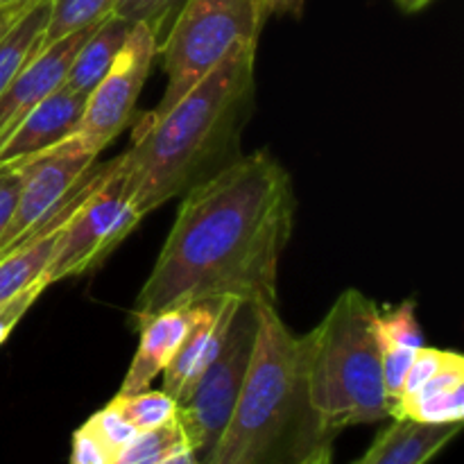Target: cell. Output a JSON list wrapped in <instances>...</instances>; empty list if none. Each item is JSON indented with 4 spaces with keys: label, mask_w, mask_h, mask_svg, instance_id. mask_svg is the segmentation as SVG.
<instances>
[{
    "label": "cell",
    "mask_w": 464,
    "mask_h": 464,
    "mask_svg": "<svg viewBox=\"0 0 464 464\" xmlns=\"http://www.w3.org/2000/svg\"><path fill=\"white\" fill-rule=\"evenodd\" d=\"M131 25L134 23L125 21L116 14H109L107 18H102L77 48L62 86H66L72 93L89 95L98 86V82L107 75L109 68L113 66L118 53L125 45Z\"/></svg>",
    "instance_id": "16"
},
{
    "label": "cell",
    "mask_w": 464,
    "mask_h": 464,
    "mask_svg": "<svg viewBox=\"0 0 464 464\" xmlns=\"http://www.w3.org/2000/svg\"><path fill=\"white\" fill-rule=\"evenodd\" d=\"M71 464H111V456L84 426H80L72 435Z\"/></svg>",
    "instance_id": "28"
},
{
    "label": "cell",
    "mask_w": 464,
    "mask_h": 464,
    "mask_svg": "<svg viewBox=\"0 0 464 464\" xmlns=\"http://www.w3.org/2000/svg\"><path fill=\"white\" fill-rule=\"evenodd\" d=\"M113 3L116 0H50V16L44 39H41V48L72 34V32L98 25L102 18L111 14Z\"/></svg>",
    "instance_id": "19"
},
{
    "label": "cell",
    "mask_w": 464,
    "mask_h": 464,
    "mask_svg": "<svg viewBox=\"0 0 464 464\" xmlns=\"http://www.w3.org/2000/svg\"><path fill=\"white\" fill-rule=\"evenodd\" d=\"M238 304L240 299L222 297L193 306V322L188 326V334L166 370L161 372L163 392L175 399L177 406H181L190 397L198 379L218 353Z\"/></svg>",
    "instance_id": "11"
},
{
    "label": "cell",
    "mask_w": 464,
    "mask_h": 464,
    "mask_svg": "<svg viewBox=\"0 0 464 464\" xmlns=\"http://www.w3.org/2000/svg\"><path fill=\"white\" fill-rule=\"evenodd\" d=\"M93 27L72 32V34L54 41V44L44 45L18 71L12 84L0 95V143L27 116L30 109H34L41 100L48 98L50 93H54L63 84L77 48Z\"/></svg>",
    "instance_id": "12"
},
{
    "label": "cell",
    "mask_w": 464,
    "mask_h": 464,
    "mask_svg": "<svg viewBox=\"0 0 464 464\" xmlns=\"http://www.w3.org/2000/svg\"><path fill=\"white\" fill-rule=\"evenodd\" d=\"M256 304L240 302L220 349L177 411L186 444L207 464L231 420L256 338Z\"/></svg>",
    "instance_id": "6"
},
{
    "label": "cell",
    "mask_w": 464,
    "mask_h": 464,
    "mask_svg": "<svg viewBox=\"0 0 464 464\" xmlns=\"http://www.w3.org/2000/svg\"><path fill=\"white\" fill-rule=\"evenodd\" d=\"M140 220L143 216L122 190L113 159L107 179L63 225L53 258L45 267L44 281L53 285L98 267L139 227Z\"/></svg>",
    "instance_id": "7"
},
{
    "label": "cell",
    "mask_w": 464,
    "mask_h": 464,
    "mask_svg": "<svg viewBox=\"0 0 464 464\" xmlns=\"http://www.w3.org/2000/svg\"><path fill=\"white\" fill-rule=\"evenodd\" d=\"M109 403H111V406L116 408L139 433L159 429V426L177 420V411H179L175 399L168 397L163 390L150 388L136 394H116Z\"/></svg>",
    "instance_id": "20"
},
{
    "label": "cell",
    "mask_w": 464,
    "mask_h": 464,
    "mask_svg": "<svg viewBox=\"0 0 464 464\" xmlns=\"http://www.w3.org/2000/svg\"><path fill=\"white\" fill-rule=\"evenodd\" d=\"M157 50L159 41L152 30L145 23H134L113 66L86 95L75 139L95 157L134 121L136 102L157 59Z\"/></svg>",
    "instance_id": "8"
},
{
    "label": "cell",
    "mask_w": 464,
    "mask_h": 464,
    "mask_svg": "<svg viewBox=\"0 0 464 464\" xmlns=\"http://www.w3.org/2000/svg\"><path fill=\"white\" fill-rule=\"evenodd\" d=\"M376 334H379L381 349L388 347H415L420 349L424 344L420 322L415 315V302L399 304L397 308L381 313L376 317Z\"/></svg>",
    "instance_id": "22"
},
{
    "label": "cell",
    "mask_w": 464,
    "mask_h": 464,
    "mask_svg": "<svg viewBox=\"0 0 464 464\" xmlns=\"http://www.w3.org/2000/svg\"><path fill=\"white\" fill-rule=\"evenodd\" d=\"M62 229L30 236L0 256V304L44 281L45 267L53 258Z\"/></svg>",
    "instance_id": "17"
},
{
    "label": "cell",
    "mask_w": 464,
    "mask_h": 464,
    "mask_svg": "<svg viewBox=\"0 0 464 464\" xmlns=\"http://www.w3.org/2000/svg\"><path fill=\"white\" fill-rule=\"evenodd\" d=\"M462 424H420L412 420H392L376 435L365 453L352 464H429L460 433Z\"/></svg>",
    "instance_id": "14"
},
{
    "label": "cell",
    "mask_w": 464,
    "mask_h": 464,
    "mask_svg": "<svg viewBox=\"0 0 464 464\" xmlns=\"http://www.w3.org/2000/svg\"><path fill=\"white\" fill-rule=\"evenodd\" d=\"M50 16V0H34L7 30L0 34V95L12 84L32 54L41 48Z\"/></svg>",
    "instance_id": "18"
},
{
    "label": "cell",
    "mask_w": 464,
    "mask_h": 464,
    "mask_svg": "<svg viewBox=\"0 0 464 464\" xmlns=\"http://www.w3.org/2000/svg\"><path fill=\"white\" fill-rule=\"evenodd\" d=\"M159 464H202V462H199L198 458H195V453L190 451L188 447H184V449H179V451L170 453V456H168L166 460H161Z\"/></svg>",
    "instance_id": "32"
},
{
    "label": "cell",
    "mask_w": 464,
    "mask_h": 464,
    "mask_svg": "<svg viewBox=\"0 0 464 464\" xmlns=\"http://www.w3.org/2000/svg\"><path fill=\"white\" fill-rule=\"evenodd\" d=\"M430 3H433V0H397L399 7H401L403 12H408V14L420 12V9H424L426 5H430Z\"/></svg>",
    "instance_id": "33"
},
{
    "label": "cell",
    "mask_w": 464,
    "mask_h": 464,
    "mask_svg": "<svg viewBox=\"0 0 464 464\" xmlns=\"http://www.w3.org/2000/svg\"><path fill=\"white\" fill-rule=\"evenodd\" d=\"M261 0H186L159 44L166 91L152 111L161 116L188 93L240 39L258 41L266 25Z\"/></svg>",
    "instance_id": "5"
},
{
    "label": "cell",
    "mask_w": 464,
    "mask_h": 464,
    "mask_svg": "<svg viewBox=\"0 0 464 464\" xmlns=\"http://www.w3.org/2000/svg\"><path fill=\"white\" fill-rule=\"evenodd\" d=\"M258 41L240 39L161 116H143L131 145L116 157L130 202L148 216L240 157L256 93Z\"/></svg>",
    "instance_id": "2"
},
{
    "label": "cell",
    "mask_w": 464,
    "mask_h": 464,
    "mask_svg": "<svg viewBox=\"0 0 464 464\" xmlns=\"http://www.w3.org/2000/svg\"><path fill=\"white\" fill-rule=\"evenodd\" d=\"M293 222L288 170L267 150L240 154L181 195L170 234L136 297L134 320L222 297L276 306Z\"/></svg>",
    "instance_id": "1"
},
{
    "label": "cell",
    "mask_w": 464,
    "mask_h": 464,
    "mask_svg": "<svg viewBox=\"0 0 464 464\" xmlns=\"http://www.w3.org/2000/svg\"><path fill=\"white\" fill-rule=\"evenodd\" d=\"M458 361H462V356L458 352H444V349H435V347H426V344H421L420 352H417V356H415V361H412L411 370H408L406 383H403V390H401V397L412 394L417 388H421L426 381L433 379L435 374H440V372L447 370L449 365H453V362H458Z\"/></svg>",
    "instance_id": "25"
},
{
    "label": "cell",
    "mask_w": 464,
    "mask_h": 464,
    "mask_svg": "<svg viewBox=\"0 0 464 464\" xmlns=\"http://www.w3.org/2000/svg\"><path fill=\"white\" fill-rule=\"evenodd\" d=\"M261 7L266 18L270 16H293L302 18L306 0H261Z\"/></svg>",
    "instance_id": "29"
},
{
    "label": "cell",
    "mask_w": 464,
    "mask_h": 464,
    "mask_svg": "<svg viewBox=\"0 0 464 464\" xmlns=\"http://www.w3.org/2000/svg\"><path fill=\"white\" fill-rule=\"evenodd\" d=\"M34 0H7V3H0V34L25 12Z\"/></svg>",
    "instance_id": "30"
},
{
    "label": "cell",
    "mask_w": 464,
    "mask_h": 464,
    "mask_svg": "<svg viewBox=\"0 0 464 464\" xmlns=\"http://www.w3.org/2000/svg\"><path fill=\"white\" fill-rule=\"evenodd\" d=\"M45 288H48V284H45V281H39V284H34L32 288H27L25 293L16 295V297H12V299H7V302L0 304V344L9 338V334L14 331V326L21 322V317L30 311L32 304L39 299V295L44 293Z\"/></svg>",
    "instance_id": "26"
},
{
    "label": "cell",
    "mask_w": 464,
    "mask_h": 464,
    "mask_svg": "<svg viewBox=\"0 0 464 464\" xmlns=\"http://www.w3.org/2000/svg\"><path fill=\"white\" fill-rule=\"evenodd\" d=\"M84 107L86 95L72 93L66 86L41 100L0 143V170L32 161L72 139L80 130Z\"/></svg>",
    "instance_id": "10"
},
{
    "label": "cell",
    "mask_w": 464,
    "mask_h": 464,
    "mask_svg": "<svg viewBox=\"0 0 464 464\" xmlns=\"http://www.w3.org/2000/svg\"><path fill=\"white\" fill-rule=\"evenodd\" d=\"M82 426H84V429L89 430L100 444H102L104 451L111 456V462L113 458H116L118 453H121L122 449H125L136 435H139V430H136L134 426H131L130 421H127L125 417L111 406V403H107L102 411L91 415Z\"/></svg>",
    "instance_id": "24"
},
{
    "label": "cell",
    "mask_w": 464,
    "mask_h": 464,
    "mask_svg": "<svg viewBox=\"0 0 464 464\" xmlns=\"http://www.w3.org/2000/svg\"><path fill=\"white\" fill-rule=\"evenodd\" d=\"M390 420H412L420 424L447 426L464 420V358L426 381L415 392L392 406Z\"/></svg>",
    "instance_id": "15"
},
{
    "label": "cell",
    "mask_w": 464,
    "mask_h": 464,
    "mask_svg": "<svg viewBox=\"0 0 464 464\" xmlns=\"http://www.w3.org/2000/svg\"><path fill=\"white\" fill-rule=\"evenodd\" d=\"M376 317V304L349 288L324 320L299 338L308 403L329 442L349 426L390 417Z\"/></svg>",
    "instance_id": "4"
},
{
    "label": "cell",
    "mask_w": 464,
    "mask_h": 464,
    "mask_svg": "<svg viewBox=\"0 0 464 464\" xmlns=\"http://www.w3.org/2000/svg\"><path fill=\"white\" fill-rule=\"evenodd\" d=\"M188 447L186 444L184 429L179 424V417L168 424L159 426V429L143 430L136 435L116 458L111 464H159L166 460L170 453L179 451V449Z\"/></svg>",
    "instance_id": "21"
},
{
    "label": "cell",
    "mask_w": 464,
    "mask_h": 464,
    "mask_svg": "<svg viewBox=\"0 0 464 464\" xmlns=\"http://www.w3.org/2000/svg\"><path fill=\"white\" fill-rule=\"evenodd\" d=\"M256 320L238 401L207 464H295L331 444L308 403L299 338L276 306L256 304Z\"/></svg>",
    "instance_id": "3"
},
{
    "label": "cell",
    "mask_w": 464,
    "mask_h": 464,
    "mask_svg": "<svg viewBox=\"0 0 464 464\" xmlns=\"http://www.w3.org/2000/svg\"><path fill=\"white\" fill-rule=\"evenodd\" d=\"M0 3H7V0H0Z\"/></svg>",
    "instance_id": "34"
},
{
    "label": "cell",
    "mask_w": 464,
    "mask_h": 464,
    "mask_svg": "<svg viewBox=\"0 0 464 464\" xmlns=\"http://www.w3.org/2000/svg\"><path fill=\"white\" fill-rule=\"evenodd\" d=\"M295 464H334V451H331V444H322L315 451L308 453L306 458H302Z\"/></svg>",
    "instance_id": "31"
},
{
    "label": "cell",
    "mask_w": 464,
    "mask_h": 464,
    "mask_svg": "<svg viewBox=\"0 0 464 464\" xmlns=\"http://www.w3.org/2000/svg\"><path fill=\"white\" fill-rule=\"evenodd\" d=\"M184 3L186 0H116L111 14L130 23H145L161 44Z\"/></svg>",
    "instance_id": "23"
},
{
    "label": "cell",
    "mask_w": 464,
    "mask_h": 464,
    "mask_svg": "<svg viewBox=\"0 0 464 464\" xmlns=\"http://www.w3.org/2000/svg\"><path fill=\"white\" fill-rule=\"evenodd\" d=\"M95 159L98 157L72 136L50 152L23 163L16 207L7 229L0 236V256L41 229L71 199L93 168Z\"/></svg>",
    "instance_id": "9"
},
{
    "label": "cell",
    "mask_w": 464,
    "mask_h": 464,
    "mask_svg": "<svg viewBox=\"0 0 464 464\" xmlns=\"http://www.w3.org/2000/svg\"><path fill=\"white\" fill-rule=\"evenodd\" d=\"M23 181V163L14 168H3V177H0V236L7 229L9 220H12L14 207H16L18 190H21Z\"/></svg>",
    "instance_id": "27"
},
{
    "label": "cell",
    "mask_w": 464,
    "mask_h": 464,
    "mask_svg": "<svg viewBox=\"0 0 464 464\" xmlns=\"http://www.w3.org/2000/svg\"><path fill=\"white\" fill-rule=\"evenodd\" d=\"M190 322H193V306L170 308L136 322L140 331L139 349L118 394H136L148 390L184 343Z\"/></svg>",
    "instance_id": "13"
},
{
    "label": "cell",
    "mask_w": 464,
    "mask_h": 464,
    "mask_svg": "<svg viewBox=\"0 0 464 464\" xmlns=\"http://www.w3.org/2000/svg\"><path fill=\"white\" fill-rule=\"evenodd\" d=\"M0 177H3V170H0Z\"/></svg>",
    "instance_id": "35"
}]
</instances>
